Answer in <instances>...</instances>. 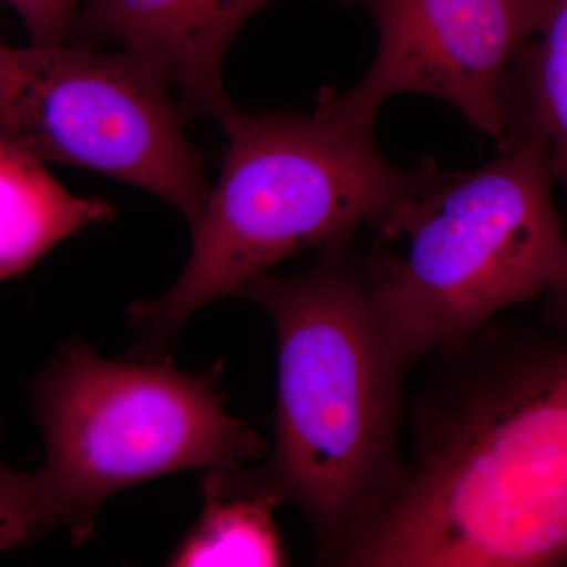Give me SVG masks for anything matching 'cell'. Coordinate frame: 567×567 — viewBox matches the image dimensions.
Returning <instances> with one entry per match:
<instances>
[{"label":"cell","instance_id":"3","mask_svg":"<svg viewBox=\"0 0 567 567\" xmlns=\"http://www.w3.org/2000/svg\"><path fill=\"white\" fill-rule=\"evenodd\" d=\"M544 137H502L480 169L432 167L374 224L361 267L386 334L412 364L503 309L546 293L566 248Z\"/></svg>","mask_w":567,"mask_h":567},{"label":"cell","instance_id":"1","mask_svg":"<svg viewBox=\"0 0 567 567\" xmlns=\"http://www.w3.org/2000/svg\"><path fill=\"white\" fill-rule=\"evenodd\" d=\"M235 297L267 312L278 341L275 443L254 473L303 514L319 561L339 565L406 475L398 439L410 364L380 322L353 237L324 245L301 274L256 276Z\"/></svg>","mask_w":567,"mask_h":567},{"label":"cell","instance_id":"4","mask_svg":"<svg viewBox=\"0 0 567 567\" xmlns=\"http://www.w3.org/2000/svg\"><path fill=\"white\" fill-rule=\"evenodd\" d=\"M221 372V364L188 374L158 360L118 363L80 341L63 346L32 385L47 454L37 476L58 528L80 544L123 488L262 457L264 440L224 410Z\"/></svg>","mask_w":567,"mask_h":567},{"label":"cell","instance_id":"10","mask_svg":"<svg viewBox=\"0 0 567 567\" xmlns=\"http://www.w3.org/2000/svg\"><path fill=\"white\" fill-rule=\"evenodd\" d=\"M537 33L539 39L522 48L502 82V137H544L554 181L567 188V0H550Z\"/></svg>","mask_w":567,"mask_h":567},{"label":"cell","instance_id":"14","mask_svg":"<svg viewBox=\"0 0 567 567\" xmlns=\"http://www.w3.org/2000/svg\"><path fill=\"white\" fill-rule=\"evenodd\" d=\"M2 47H3V43H2V41H0V48H2Z\"/></svg>","mask_w":567,"mask_h":567},{"label":"cell","instance_id":"13","mask_svg":"<svg viewBox=\"0 0 567 567\" xmlns=\"http://www.w3.org/2000/svg\"><path fill=\"white\" fill-rule=\"evenodd\" d=\"M544 295L547 323L567 330V241L554 279Z\"/></svg>","mask_w":567,"mask_h":567},{"label":"cell","instance_id":"6","mask_svg":"<svg viewBox=\"0 0 567 567\" xmlns=\"http://www.w3.org/2000/svg\"><path fill=\"white\" fill-rule=\"evenodd\" d=\"M363 6L379 32L371 69L353 89L317 95L338 117L375 126L398 93L457 107L477 132L502 137V82L522 48L546 24L550 0H341Z\"/></svg>","mask_w":567,"mask_h":567},{"label":"cell","instance_id":"2","mask_svg":"<svg viewBox=\"0 0 567 567\" xmlns=\"http://www.w3.org/2000/svg\"><path fill=\"white\" fill-rule=\"evenodd\" d=\"M221 175L193 230V251L173 289L137 301L134 352L156 360L194 312L235 293L274 265L374 226L415 192L434 163L399 169L377 148L375 126L338 117L237 111L226 125Z\"/></svg>","mask_w":567,"mask_h":567},{"label":"cell","instance_id":"9","mask_svg":"<svg viewBox=\"0 0 567 567\" xmlns=\"http://www.w3.org/2000/svg\"><path fill=\"white\" fill-rule=\"evenodd\" d=\"M204 506L167 565L286 566L274 509L281 498L244 466L204 470Z\"/></svg>","mask_w":567,"mask_h":567},{"label":"cell","instance_id":"5","mask_svg":"<svg viewBox=\"0 0 567 567\" xmlns=\"http://www.w3.org/2000/svg\"><path fill=\"white\" fill-rule=\"evenodd\" d=\"M171 85L132 52L76 41L0 48V137L44 163L110 175L196 229L212 188Z\"/></svg>","mask_w":567,"mask_h":567},{"label":"cell","instance_id":"8","mask_svg":"<svg viewBox=\"0 0 567 567\" xmlns=\"http://www.w3.org/2000/svg\"><path fill=\"white\" fill-rule=\"evenodd\" d=\"M112 218L110 204L74 196L47 163L0 137V284L25 274L70 235Z\"/></svg>","mask_w":567,"mask_h":567},{"label":"cell","instance_id":"12","mask_svg":"<svg viewBox=\"0 0 567 567\" xmlns=\"http://www.w3.org/2000/svg\"><path fill=\"white\" fill-rule=\"evenodd\" d=\"M20 14L32 44L65 43L78 20L80 0H7Z\"/></svg>","mask_w":567,"mask_h":567},{"label":"cell","instance_id":"7","mask_svg":"<svg viewBox=\"0 0 567 567\" xmlns=\"http://www.w3.org/2000/svg\"><path fill=\"white\" fill-rule=\"evenodd\" d=\"M274 2L89 0L70 40L91 48L122 44L181 93L183 114L213 117L223 126L238 111L223 84L226 52L246 22Z\"/></svg>","mask_w":567,"mask_h":567},{"label":"cell","instance_id":"11","mask_svg":"<svg viewBox=\"0 0 567 567\" xmlns=\"http://www.w3.org/2000/svg\"><path fill=\"white\" fill-rule=\"evenodd\" d=\"M55 528L37 473L18 472L0 457V554L25 546Z\"/></svg>","mask_w":567,"mask_h":567}]
</instances>
